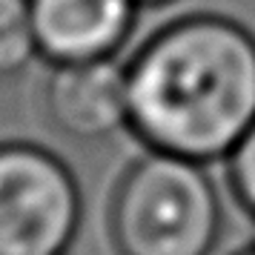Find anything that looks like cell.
<instances>
[{"label": "cell", "instance_id": "6da1fadb", "mask_svg": "<svg viewBox=\"0 0 255 255\" xmlns=\"http://www.w3.org/2000/svg\"><path fill=\"white\" fill-rule=\"evenodd\" d=\"M132 135L155 152L209 163L255 124V37L218 14L163 26L127 63Z\"/></svg>", "mask_w": 255, "mask_h": 255}, {"label": "cell", "instance_id": "7a4b0ae2", "mask_svg": "<svg viewBox=\"0 0 255 255\" xmlns=\"http://www.w3.org/2000/svg\"><path fill=\"white\" fill-rule=\"evenodd\" d=\"M224 212L204 163L146 149L118 178L109 238L118 255H212Z\"/></svg>", "mask_w": 255, "mask_h": 255}, {"label": "cell", "instance_id": "3957f363", "mask_svg": "<svg viewBox=\"0 0 255 255\" xmlns=\"http://www.w3.org/2000/svg\"><path fill=\"white\" fill-rule=\"evenodd\" d=\"M81 218V186L58 155L0 143V255H66Z\"/></svg>", "mask_w": 255, "mask_h": 255}, {"label": "cell", "instance_id": "277c9868", "mask_svg": "<svg viewBox=\"0 0 255 255\" xmlns=\"http://www.w3.org/2000/svg\"><path fill=\"white\" fill-rule=\"evenodd\" d=\"M138 6V0H29L37 55L55 66L115 58Z\"/></svg>", "mask_w": 255, "mask_h": 255}, {"label": "cell", "instance_id": "5b68a950", "mask_svg": "<svg viewBox=\"0 0 255 255\" xmlns=\"http://www.w3.org/2000/svg\"><path fill=\"white\" fill-rule=\"evenodd\" d=\"M49 124L63 138L104 140L129 129L127 66L115 58L55 66L43 95Z\"/></svg>", "mask_w": 255, "mask_h": 255}, {"label": "cell", "instance_id": "8992f818", "mask_svg": "<svg viewBox=\"0 0 255 255\" xmlns=\"http://www.w3.org/2000/svg\"><path fill=\"white\" fill-rule=\"evenodd\" d=\"M37 55L29 0H0V81H12Z\"/></svg>", "mask_w": 255, "mask_h": 255}, {"label": "cell", "instance_id": "52a82bcc", "mask_svg": "<svg viewBox=\"0 0 255 255\" xmlns=\"http://www.w3.org/2000/svg\"><path fill=\"white\" fill-rule=\"evenodd\" d=\"M227 175L235 201L250 218H255V124L227 155Z\"/></svg>", "mask_w": 255, "mask_h": 255}, {"label": "cell", "instance_id": "ba28073f", "mask_svg": "<svg viewBox=\"0 0 255 255\" xmlns=\"http://www.w3.org/2000/svg\"><path fill=\"white\" fill-rule=\"evenodd\" d=\"M232 255H255V244H250V247H244V250H238V253Z\"/></svg>", "mask_w": 255, "mask_h": 255}, {"label": "cell", "instance_id": "9c48e42d", "mask_svg": "<svg viewBox=\"0 0 255 255\" xmlns=\"http://www.w3.org/2000/svg\"><path fill=\"white\" fill-rule=\"evenodd\" d=\"M140 6H143V3H146V6H163V3H169V0H138Z\"/></svg>", "mask_w": 255, "mask_h": 255}]
</instances>
